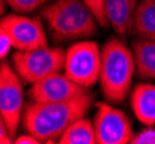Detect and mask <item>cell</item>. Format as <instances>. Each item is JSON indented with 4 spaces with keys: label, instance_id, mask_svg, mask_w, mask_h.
<instances>
[{
    "label": "cell",
    "instance_id": "16",
    "mask_svg": "<svg viewBox=\"0 0 155 144\" xmlns=\"http://www.w3.org/2000/svg\"><path fill=\"white\" fill-rule=\"evenodd\" d=\"M87 6L91 9V12L96 16L98 24L102 28L110 27V23L105 13V0H82Z\"/></svg>",
    "mask_w": 155,
    "mask_h": 144
},
{
    "label": "cell",
    "instance_id": "14",
    "mask_svg": "<svg viewBox=\"0 0 155 144\" xmlns=\"http://www.w3.org/2000/svg\"><path fill=\"white\" fill-rule=\"evenodd\" d=\"M60 144H95L96 135L94 124L89 119L80 118L71 124L59 138Z\"/></svg>",
    "mask_w": 155,
    "mask_h": 144
},
{
    "label": "cell",
    "instance_id": "3",
    "mask_svg": "<svg viewBox=\"0 0 155 144\" xmlns=\"http://www.w3.org/2000/svg\"><path fill=\"white\" fill-rule=\"evenodd\" d=\"M136 62L132 50L122 39L111 37L101 49L100 86L104 98L110 103H123L129 93Z\"/></svg>",
    "mask_w": 155,
    "mask_h": 144
},
{
    "label": "cell",
    "instance_id": "9",
    "mask_svg": "<svg viewBox=\"0 0 155 144\" xmlns=\"http://www.w3.org/2000/svg\"><path fill=\"white\" fill-rule=\"evenodd\" d=\"M82 85L72 81L66 74L53 73L38 82L32 83L29 89V98L36 103H57L75 98L88 92Z\"/></svg>",
    "mask_w": 155,
    "mask_h": 144
},
{
    "label": "cell",
    "instance_id": "10",
    "mask_svg": "<svg viewBox=\"0 0 155 144\" xmlns=\"http://www.w3.org/2000/svg\"><path fill=\"white\" fill-rule=\"evenodd\" d=\"M139 0H105V13L110 27L125 38L132 33V23Z\"/></svg>",
    "mask_w": 155,
    "mask_h": 144
},
{
    "label": "cell",
    "instance_id": "22",
    "mask_svg": "<svg viewBox=\"0 0 155 144\" xmlns=\"http://www.w3.org/2000/svg\"><path fill=\"white\" fill-rule=\"evenodd\" d=\"M48 1H51V0H48Z\"/></svg>",
    "mask_w": 155,
    "mask_h": 144
},
{
    "label": "cell",
    "instance_id": "19",
    "mask_svg": "<svg viewBox=\"0 0 155 144\" xmlns=\"http://www.w3.org/2000/svg\"><path fill=\"white\" fill-rule=\"evenodd\" d=\"M0 143L1 144H11L14 143L13 136L7 128L6 124L2 119L0 118Z\"/></svg>",
    "mask_w": 155,
    "mask_h": 144
},
{
    "label": "cell",
    "instance_id": "11",
    "mask_svg": "<svg viewBox=\"0 0 155 144\" xmlns=\"http://www.w3.org/2000/svg\"><path fill=\"white\" fill-rule=\"evenodd\" d=\"M131 107L141 124L155 126V85L138 83L131 92Z\"/></svg>",
    "mask_w": 155,
    "mask_h": 144
},
{
    "label": "cell",
    "instance_id": "15",
    "mask_svg": "<svg viewBox=\"0 0 155 144\" xmlns=\"http://www.w3.org/2000/svg\"><path fill=\"white\" fill-rule=\"evenodd\" d=\"M48 0H7L8 6L15 13H31L43 6Z\"/></svg>",
    "mask_w": 155,
    "mask_h": 144
},
{
    "label": "cell",
    "instance_id": "21",
    "mask_svg": "<svg viewBox=\"0 0 155 144\" xmlns=\"http://www.w3.org/2000/svg\"><path fill=\"white\" fill-rule=\"evenodd\" d=\"M7 5V0H1V14H5V7Z\"/></svg>",
    "mask_w": 155,
    "mask_h": 144
},
{
    "label": "cell",
    "instance_id": "5",
    "mask_svg": "<svg viewBox=\"0 0 155 144\" xmlns=\"http://www.w3.org/2000/svg\"><path fill=\"white\" fill-rule=\"evenodd\" d=\"M101 50L93 40H81L66 51L64 73L72 81L91 89L100 79Z\"/></svg>",
    "mask_w": 155,
    "mask_h": 144
},
{
    "label": "cell",
    "instance_id": "6",
    "mask_svg": "<svg viewBox=\"0 0 155 144\" xmlns=\"http://www.w3.org/2000/svg\"><path fill=\"white\" fill-rule=\"evenodd\" d=\"M23 81L6 60L0 66V118L6 124L13 138L23 117Z\"/></svg>",
    "mask_w": 155,
    "mask_h": 144
},
{
    "label": "cell",
    "instance_id": "13",
    "mask_svg": "<svg viewBox=\"0 0 155 144\" xmlns=\"http://www.w3.org/2000/svg\"><path fill=\"white\" fill-rule=\"evenodd\" d=\"M132 33L140 38L155 39V0H139L132 23Z\"/></svg>",
    "mask_w": 155,
    "mask_h": 144
},
{
    "label": "cell",
    "instance_id": "12",
    "mask_svg": "<svg viewBox=\"0 0 155 144\" xmlns=\"http://www.w3.org/2000/svg\"><path fill=\"white\" fill-rule=\"evenodd\" d=\"M132 52L139 79L155 80V39L140 38L132 42Z\"/></svg>",
    "mask_w": 155,
    "mask_h": 144
},
{
    "label": "cell",
    "instance_id": "7",
    "mask_svg": "<svg viewBox=\"0 0 155 144\" xmlns=\"http://www.w3.org/2000/svg\"><path fill=\"white\" fill-rule=\"evenodd\" d=\"M0 31L12 40L16 51H30L49 46L44 27L39 19L19 14H9L1 19Z\"/></svg>",
    "mask_w": 155,
    "mask_h": 144
},
{
    "label": "cell",
    "instance_id": "2",
    "mask_svg": "<svg viewBox=\"0 0 155 144\" xmlns=\"http://www.w3.org/2000/svg\"><path fill=\"white\" fill-rule=\"evenodd\" d=\"M41 16L56 43L89 38L98 29L96 16L82 0H54L42 8Z\"/></svg>",
    "mask_w": 155,
    "mask_h": 144
},
{
    "label": "cell",
    "instance_id": "1",
    "mask_svg": "<svg viewBox=\"0 0 155 144\" xmlns=\"http://www.w3.org/2000/svg\"><path fill=\"white\" fill-rule=\"evenodd\" d=\"M93 103L94 96L89 91L65 102H32L23 113V128L42 143H54L70 124L84 118Z\"/></svg>",
    "mask_w": 155,
    "mask_h": 144
},
{
    "label": "cell",
    "instance_id": "8",
    "mask_svg": "<svg viewBox=\"0 0 155 144\" xmlns=\"http://www.w3.org/2000/svg\"><path fill=\"white\" fill-rule=\"evenodd\" d=\"M94 128L98 144H127L134 136L125 113L105 103L97 104Z\"/></svg>",
    "mask_w": 155,
    "mask_h": 144
},
{
    "label": "cell",
    "instance_id": "18",
    "mask_svg": "<svg viewBox=\"0 0 155 144\" xmlns=\"http://www.w3.org/2000/svg\"><path fill=\"white\" fill-rule=\"evenodd\" d=\"M11 47H13L11 38L5 33L0 31V58H1V60L6 59Z\"/></svg>",
    "mask_w": 155,
    "mask_h": 144
},
{
    "label": "cell",
    "instance_id": "4",
    "mask_svg": "<svg viewBox=\"0 0 155 144\" xmlns=\"http://www.w3.org/2000/svg\"><path fill=\"white\" fill-rule=\"evenodd\" d=\"M66 51L60 47L44 46L30 51H15L12 55L14 69L25 83H35L53 73L61 72Z\"/></svg>",
    "mask_w": 155,
    "mask_h": 144
},
{
    "label": "cell",
    "instance_id": "20",
    "mask_svg": "<svg viewBox=\"0 0 155 144\" xmlns=\"http://www.w3.org/2000/svg\"><path fill=\"white\" fill-rule=\"evenodd\" d=\"M14 143L15 144H39L42 143L38 138H36L32 135H21L18 138L14 139Z\"/></svg>",
    "mask_w": 155,
    "mask_h": 144
},
{
    "label": "cell",
    "instance_id": "17",
    "mask_svg": "<svg viewBox=\"0 0 155 144\" xmlns=\"http://www.w3.org/2000/svg\"><path fill=\"white\" fill-rule=\"evenodd\" d=\"M131 144H155V128L143 129L134 135L131 139Z\"/></svg>",
    "mask_w": 155,
    "mask_h": 144
}]
</instances>
